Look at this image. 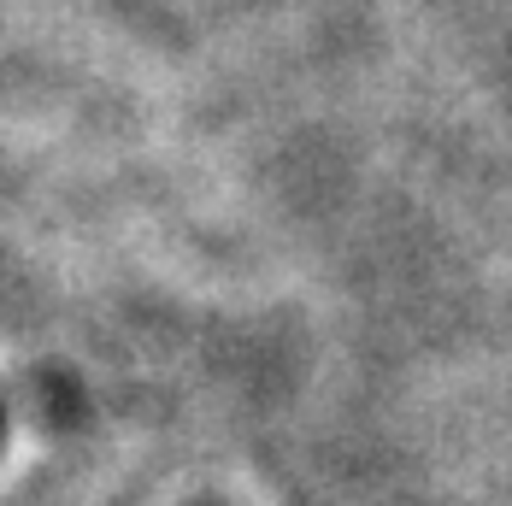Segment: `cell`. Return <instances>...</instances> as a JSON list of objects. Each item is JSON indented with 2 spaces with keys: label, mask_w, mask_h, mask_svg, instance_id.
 Here are the masks:
<instances>
[{
  "label": "cell",
  "mask_w": 512,
  "mask_h": 506,
  "mask_svg": "<svg viewBox=\"0 0 512 506\" xmlns=\"http://www.w3.org/2000/svg\"><path fill=\"white\" fill-rule=\"evenodd\" d=\"M0 442H6V406H0Z\"/></svg>",
  "instance_id": "1"
}]
</instances>
